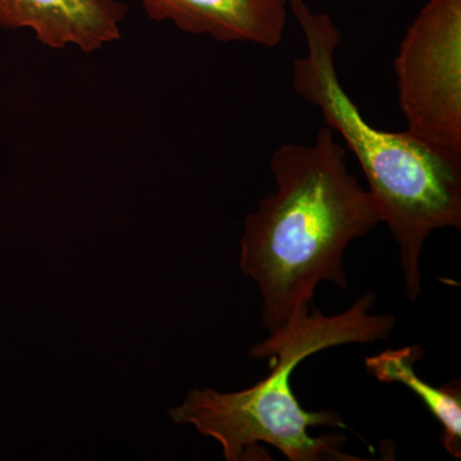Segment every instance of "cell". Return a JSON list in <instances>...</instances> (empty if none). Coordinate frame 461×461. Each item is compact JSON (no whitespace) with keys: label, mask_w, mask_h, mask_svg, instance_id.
<instances>
[{"label":"cell","mask_w":461,"mask_h":461,"mask_svg":"<svg viewBox=\"0 0 461 461\" xmlns=\"http://www.w3.org/2000/svg\"><path fill=\"white\" fill-rule=\"evenodd\" d=\"M277 190L248 215L240 267L262 296L268 341L311 312L326 281L348 288L344 256L354 240L384 223L381 208L348 172L345 149L330 127L309 145L285 144L273 153Z\"/></svg>","instance_id":"cell-1"},{"label":"cell","mask_w":461,"mask_h":461,"mask_svg":"<svg viewBox=\"0 0 461 461\" xmlns=\"http://www.w3.org/2000/svg\"><path fill=\"white\" fill-rule=\"evenodd\" d=\"M288 5L306 42L305 56L293 65L294 90L320 109L326 126L359 160L399 247L405 295L417 300L427 239L437 230L461 229V158L408 131H384L366 122L339 83L335 57L342 35L332 18L312 11L304 0H288Z\"/></svg>","instance_id":"cell-2"},{"label":"cell","mask_w":461,"mask_h":461,"mask_svg":"<svg viewBox=\"0 0 461 461\" xmlns=\"http://www.w3.org/2000/svg\"><path fill=\"white\" fill-rule=\"evenodd\" d=\"M127 11L120 0H0V27L32 30L51 50L93 53L121 38Z\"/></svg>","instance_id":"cell-5"},{"label":"cell","mask_w":461,"mask_h":461,"mask_svg":"<svg viewBox=\"0 0 461 461\" xmlns=\"http://www.w3.org/2000/svg\"><path fill=\"white\" fill-rule=\"evenodd\" d=\"M423 357L420 346L384 350L366 357V368L384 384H402L411 390L430 414L442 426L441 441L451 456L461 457V386L460 381L433 386L414 371V364Z\"/></svg>","instance_id":"cell-7"},{"label":"cell","mask_w":461,"mask_h":461,"mask_svg":"<svg viewBox=\"0 0 461 461\" xmlns=\"http://www.w3.org/2000/svg\"><path fill=\"white\" fill-rule=\"evenodd\" d=\"M373 293L364 294L344 313L324 315L317 309L296 321L281 338L264 339L251 348L253 359H271V372L254 386L223 393L212 388L191 391L180 406L169 411L176 424H190L200 435L222 446L229 461L268 460V445L290 461H357L342 453L346 438L339 433L313 437L312 427L346 429L339 412L308 411L297 402L291 377L306 357L326 348L348 344H373L390 339L393 314H369Z\"/></svg>","instance_id":"cell-3"},{"label":"cell","mask_w":461,"mask_h":461,"mask_svg":"<svg viewBox=\"0 0 461 461\" xmlns=\"http://www.w3.org/2000/svg\"><path fill=\"white\" fill-rule=\"evenodd\" d=\"M151 20L222 42L275 48L287 25L288 0H140Z\"/></svg>","instance_id":"cell-6"},{"label":"cell","mask_w":461,"mask_h":461,"mask_svg":"<svg viewBox=\"0 0 461 461\" xmlns=\"http://www.w3.org/2000/svg\"><path fill=\"white\" fill-rule=\"evenodd\" d=\"M408 131L461 158V0H429L393 63Z\"/></svg>","instance_id":"cell-4"}]
</instances>
